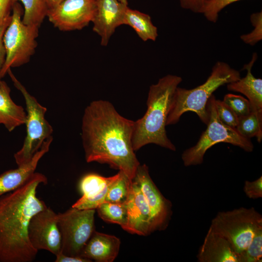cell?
Instances as JSON below:
<instances>
[{"label":"cell","instance_id":"cell-27","mask_svg":"<svg viewBox=\"0 0 262 262\" xmlns=\"http://www.w3.org/2000/svg\"><path fill=\"white\" fill-rule=\"evenodd\" d=\"M223 101L233 110L238 117L246 115L251 112L249 100L240 95L228 94L224 96Z\"/></svg>","mask_w":262,"mask_h":262},{"label":"cell","instance_id":"cell-33","mask_svg":"<svg viewBox=\"0 0 262 262\" xmlns=\"http://www.w3.org/2000/svg\"><path fill=\"white\" fill-rule=\"evenodd\" d=\"M16 0H0V24L10 18L11 11Z\"/></svg>","mask_w":262,"mask_h":262},{"label":"cell","instance_id":"cell-36","mask_svg":"<svg viewBox=\"0 0 262 262\" xmlns=\"http://www.w3.org/2000/svg\"><path fill=\"white\" fill-rule=\"evenodd\" d=\"M63 0H43L48 10L52 8L59 4Z\"/></svg>","mask_w":262,"mask_h":262},{"label":"cell","instance_id":"cell-32","mask_svg":"<svg viewBox=\"0 0 262 262\" xmlns=\"http://www.w3.org/2000/svg\"><path fill=\"white\" fill-rule=\"evenodd\" d=\"M209 0H179L180 6L195 13L201 14L205 3Z\"/></svg>","mask_w":262,"mask_h":262},{"label":"cell","instance_id":"cell-24","mask_svg":"<svg viewBox=\"0 0 262 262\" xmlns=\"http://www.w3.org/2000/svg\"><path fill=\"white\" fill-rule=\"evenodd\" d=\"M23 5L22 22L25 25H36L40 27L47 16L48 8L43 0H16Z\"/></svg>","mask_w":262,"mask_h":262},{"label":"cell","instance_id":"cell-7","mask_svg":"<svg viewBox=\"0 0 262 262\" xmlns=\"http://www.w3.org/2000/svg\"><path fill=\"white\" fill-rule=\"evenodd\" d=\"M9 75L14 86L23 95L27 114L26 135L20 150L14 154L17 166L29 162L40 149L44 142L52 136L53 129L45 118L47 108L27 91L10 69Z\"/></svg>","mask_w":262,"mask_h":262},{"label":"cell","instance_id":"cell-11","mask_svg":"<svg viewBox=\"0 0 262 262\" xmlns=\"http://www.w3.org/2000/svg\"><path fill=\"white\" fill-rule=\"evenodd\" d=\"M132 181L140 189L150 210L153 232L166 229L172 214V204L157 187L145 164L138 166Z\"/></svg>","mask_w":262,"mask_h":262},{"label":"cell","instance_id":"cell-25","mask_svg":"<svg viewBox=\"0 0 262 262\" xmlns=\"http://www.w3.org/2000/svg\"><path fill=\"white\" fill-rule=\"evenodd\" d=\"M118 174L109 188L104 202L124 203L127 201L132 180L122 171H119Z\"/></svg>","mask_w":262,"mask_h":262},{"label":"cell","instance_id":"cell-37","mask_svg":"<svg viewBox=\"0 0 262 262\" xmlns=\"http://www.w3.org/2000/svg\"><path fill=\"white\" fill-rule=\"evenodd\" d=\"M120 2L126 4V5H128V0H118Z\"/></svg>","mask_w":262,"mask_h":262},{"label":"cell","instance_id":"cell-13","mask_svg":"<svg viewBox=\"0 0 262 262\" xmlns=\"http://www.w3.org/2000/svg\"><path fill=\"white\" fill-rule=\"evenodd\" d=\"M96 2L93 31L100 37L101 45L106 46L116 28L123 25L128 6L118 0H96Z\"/></svg>","mask_w":262,"mask_h":262},{"label":"cell","instance_id":"cell-20","mask_svg":"<svg viewBox=\"0 0 262 262\" xmlns=\"http://www.w3.org/2000/svg\"><path fill=\"white\" fill-rule=\"evenodd\" d=\"M11 90L4 81H0V125H3L9 131L25 124L26 112L16 104L10 95Z\"/></svg>","mask_w":262,"mask_h":262},{"label":"cell","instance_id":"cell-2","mask_svg":"<svg viewBox=\"0 0 262 262\" xmlns=\"http://www.w3.org/2000/svg\"><path fill=\"white\" fill-rule=\"evenodd\" d=\"M47 177L35 172L22 186L0 198V262H31L38 250L31 245L28 227L32 217L47 207L36 196Z\"/></svg>","mask_w":262,"mask_h":262},{"label":"cell","instance_id":"cell-29","mask_svg":"<svg viewBox=\"0 0 262 262\" xmlns=\"http://www.w3.org/2000/svg\"><path fill=\"white\" fill-rule=\"evenodd\" d=\"M241 0H209L202 11L205 17L210 22L215 23L219 13L226 7Z\"/></svg>","mask_w":262,"mask_h":262},{"label":"cell","instance_id":"cell-10","mask_svg":"<svg viewBox=\"0 0 262 262\" xmlns=\"http://www.w3.org/2000/svg\"><path fill=\"white\" fill-rule=\"evenodd\" d=\"M96 7V0H63L48 10L47 17L60 31L80 30L92 22Z\"/></svg>","mask_w":262,"mask_h":262},{"label":"cell","instance_id":"cell-26","mask_svg":"<svg viewBox=\"0 0 262 262\" xmlns=\"http://www.w3.org/2000/svg\"><path fill=\"white\" fill-rule=\"evenodd\" d=\"M262 229L254 235L247 248L239 257V262H261L262 261Z\"/></svg>","mask_w":262,"mask_h":262},{"label":"cell","instance_id":"cell-12","mask_svg":"<svg viewBox=\"0 0 262 262\" xmlns=\"http://www.w3.org/2000/svg\"><path fill=\"white\" fill-rule=\"evenodd\" d=\"M28 237L38 251L46 250L56 255L61 251V236L57 223V214L47 207L35 214L28 227Z\"/></svg>","mask_w":262,"mask_h":262},{"label":"cell","instance_id":"cell-30","mask_svg":"<svg viewBox=\"0 0 262 262\" xmlns=\"http://www.w3.org/2000/svg\"><path fill=\"white\" fill-rule=\"evenodd\" d=\"M216 113L219 119L225 125L235 128L238 122V117L233 110L223 100H215Z\"/></svg>","mask_w":262,"mask_h":262},{"label":"cell","instance_id":"cell-23","mask_svg":"<svg viewBox=\"0 0 262 262\" xmlns=\"http://www.w3.org/2000/svg\"><path fill=\"white\" fill-rule=\"evenodd\" d=\"M98 216L104 221L120 225L124 229L128 220L126 202L116 203L105 202L96 209Z\"/></svg>","mask_w":262,"mask_h":262},{"label":"cell","instance_id":"cell-22","mask_svg":"<svg viewBox=\"0 0 262 262\" xmlns=\"http://www.w3.org/2000/svg\"><path fill=\"white\" fill-rule=\"evenodd\" d=\"M235 128L243 137L248 139L256 137L260 143L262 140V112L251 111L246 115L238 117Z\"/></svg>","mask_w":262,"mask_h":262},{"label":"cell","instance_id":"cell-16","mask_svg":"<svg viewBox=\"0 0 262 262\" xmlns=\"http://www.w3.org/2000/svg\"><path fill=\"white\" fill-rule=\"evenodd\" d=\"M52 140V136L47 139L27 163L0 175V198L21 187L31 178L35 172L40 160L49 151Z\"/></svg>","mask_w":262,"mask_h":262},{"label":"cell","instance_id":"cell-5","mask_svg":"<svg viewBox=\"0 0 262 262\" xmlns=\"http://www.w3.org/2000/svg\"><path fill=\"white\" fill-rule=\"evenodd\" d=\"M215 100V98L213 95L207 103L209 122L206 130L202 132L196 144L185 150L181 155L185 166L202 164L207 150L219 143H229L247 152H252L253 150V144L249 139L243 137L236 128L225 125L219 119Z\"/></svg>","mask_w":262,"mask_h":262},{"label":"cell","instance_id":"cell-1","mask_svg":"<svg viewBox=\"0 0 262 262\" xmlns=\"http://www.w3.org/2000/svg\"><path fill=\"white\" fill-rule=\"evenodd\" d=\"M134 123L108 101L91 102L84 110L82 125L86 162L108 164L132 180L140 165L132 144Z\"/></svg>","mask_w":262,"mask_h":262},{"label":"cell","instance_id":"cell-6","mask_svg":"<svg viewBox=\"0 0 262 262\" xmlns=\"http://www.w3.org/2000/svg\"><path fill=\"white\" fill-rule=\"evenodd\" d=\"M22 10L16 1L12 9L10 22L3 37L6 56L1 69V79L12 67L28 63L37 46L36 39L39 27L25 25L22 21Z\"/></svg>","mask_w":262,"mask_h":262},{"label":"cell","instance_id":"cell-19","mask_svg":"<svg viewBox=\"0 0 262 262\" xmlns=\"http://www.w3.org/2000/svg\"><path fill=\"white\" fill-rule=\"evenodd\" d=\"M257 58V53H253L250 62L244 65L243 68L246 70V76L227 84V89L246 96L250 103L251 111L262 112V80L254 77L251 72Z\"/></svg>","mask_w":262,"mask_h":262},{"label":"cell","instance_id":"cell-15","mask_svg":"<svg viewBox=\"0 0 262 262\" xmlns=\"http://www.w3.org/2000/svg\"><path fill=\"white\" fill-rule=\"evenodd\" d=\"M118 175L117 173L113 176L104 177L90 173L84 176L79 183L82 196L72 205V207L79 209L96 210L104 202L109 188Z\"/></svg>","mask_w":262,"mask_h":262},{"label":"cell","instance_id":"cell-17","mask_svg":"<svg viewBox=\"0 0 262 262\" xmlns=\"http://www.w3.org/2000/svg\"><path fill=\"white\" fill-rule=\"evenodd\" d=\"M199 262H239L230 243L209 228L197 255Z\"/></svg>","mask_w":262,"mask_h":262},{"label":"cell","instance_id":"cell-3","mask_svg":"<svg viewBox=\"0 0 262 262\" xmlns=\"http://www.w3.org/2000/svg\"><path fill=\"white\" fill-rule=\"evenodd\" d=\"M182 81L180 76L167 75L150 86L146 113L134 123L132 144L134 151L149 144L176 150L167 136L165 127L175 92Z\"/></svg>","mask_w":262,"mask_h":262},{"label":"cell","instance_id":"cell-9","mask_svg":"<svg viewBox=\"0 0 262 262\" xmlns=\"http://www.w3.org/2000/svg\"><path fill=\"white\" fill-rule=\"evenodd\" d=\"M95 209L72 207L57 214V223L61 236V252L72 257L81 253L95 230Z\"/></svg>","mask_w":262,"mask_h":262},{"label":"cell","instance_id":"cell-21","mask_svg":"<svg viewBox=\"0 0 262 262\" xmlns=\"http://www.w3.org/2000/svg\"><path fill=\"white\" fill-rule=\"evenodd\" d=\"M123 25L131 27L143 41H155L158 35L157 28L148 14L128 7L125 13Z\"/></svg>","mask_w":262,"mask_h":262},{"label":"cell","instance_id":"cell-14","mask_svg":"<svg viewBox=\"0 0 262 262\" xmlns=\"http://www.w3.org/2000/svg\"><path fill=\"white\" fill-rule=\"evenodd\" d=\"M126 205L128 220L124 230L141 236L152 233L150 210L140 189L132 180Z\"/></svg>","mask_w":262,"mask_h":262},{"label":"cell","instance_id":"cell-35","mask_svg":"<svg viewBox=\"0 0 262 262\" xmlns=\"http://www.w3.org/2000/svg\"><path fill=\"white\" fill-rule=\"evenodd\" d=\"M55 262H90L91 261L81 257H72L60 252L56 255Z\"/></svg>","mask_w":262,"mask_h":262},{"label":"cell","instance_id":"cell-34","mask_svg":"<svg viewBox=\"0 0 262 262\" xmlns=\"http://www.w3.org/2000/svg\"><path fill=\"white\" fill-rule=\"evenodd\" d=\"M11 18V16L10 18L5 21L4 22L0 24V74L5 62L6 56L5 50L3 41V37L4 32L10 22ZM1 79L0 76V81L1 80Z\"/></svg>","mask_w":262,"mask_h":262},{"label":"cell","instance_id":"cell-4","mask_svg":"<svg viewBox=\"0 0 262 262\" xmlns=\"http://www.w3.org/2000/svg\"><path fill=\"white\" fill-rule=\"evenodd\" d=\"M240 78L239 71L225 62L218 61L203 83L191 89L178 86L174 95L166 126L177 123L182 114L187 112L195 113L207 125L209 122L207 105L211 96L221 86L236 81Z\"/></svg>","mask_w":262,"mask_h":262},{"label":"cell","instance_id":"cell-8","mask_svg":"<svg viewBox=\"0 0 262 262\" xmlns=\"http://www.w3.org/2000/svg\"><path fill=\"white\" fill-rule=\"evenodd\" d=\"M210 228L227 240L239 257L256 232L262 229V216L253 207L220 212L213 219Z\"/></svg>","mask_w":262,"mask_h":262},{"label":"cell","instance_id":"cell-31","mask_svg":"<svg viewBox=\"0 0 262 262\" xmlns=\"http://www.w3.org/2000/svg\"><path fill=\"white\" fill-rule=\"evenodd\" d=\"M244 191L246 196L250 199L262 197V177L250 181L246 180L244 185Z\"/></svg>","mask_w":262,"mask_h":262},{"label":"cell","instance_id":"cell-18","mask_svg":"<svg viewBox=\"0 0 262 262\" xmlns=\"http://www.w3.org/2000/svg\"><path fill=\"white\" fill-rule=\"evenodd\" d=\"M120 240L117 237L94 231L83 247L80 257L98 262H112L117 257Z\"/></svg>","mask_w":262,"mask_h":262},{"label":"cell","instance_id":"cell-28","mask_svg":"<svg viewBox=\"0 0 262 262\" xmlns=\"http://www.w3.org/2000/svg\"><path fill=\"white\" fill-rule=\"evenodd\" d=\"M254 29L249 33L242 34L241 40L246 44L254 46L262 39V12L253 13L250 17Z\"/></svg>","mask_w":262,"mask_h":262}]
</instances>
